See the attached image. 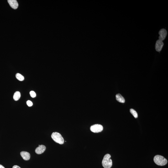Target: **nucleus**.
<instances>
[{
	"label": "nucleus",
	"instance_id": "f257e3e1",
	"mask_svg": "<svg viewBox=\"0 0 168 168\" xmlns=\"http://www.w3.org/2000/svg\"><path fill=\"white\" fill-rule=\"evenodd\" d=\"M111 156L110 154H106L104 157L102 161V166L105 168H110L112 165V162L111 159Z\"/></svg>",
	"mask_w": 168,
	"mask_h": 168
},
{
	"label": "nucleus",
	"instance_id": "f03ea898",
	"mask_svg": "<svg viewBox=\"0 0 168 168\" xmlns=\"http://www.w3.org/2000/svg\"><path fill=\"white\" fill-rule=\"evenodd\" d=\"M154 163L160 166H163L167 164L168 161L164 157L160 155H156L154 159Z\"/></svg>",
	"mask_w": 168,
	"mask_h": 168
},
{
	"label": "nucleus",
	"instance_id": "7ed1b4c3",
	"mask_svg": "<svg viewBox=\"0 0 168 168\" xmlns=\"http://www.w3.org/2000/svg\"><path fill=\"white\" fill-rule=\"evenodd\" d=\"M51 136L53 140L56 143L60 144H64V138L60 133L57 132H54L52 134Z\"/></svg>",
	"mask_w": 168,
	"mask_h": 168
},
{
	"label": "nucleus",
	"instance_id": "20e7f679",
	"mask_svg": "<svg viewBox=\"0 0 168 168\" xmlns=\"http://www.w3.org/2000/svg\"><path fill=\"white\" fill-rule=\"evenodd\" d=\"M103 129V127L102 125L100 124H95L91 126L90 127V130L94 133H99L102 131Z\"/></svg>",
	"mask_w": 168,
	"mask_h": 168
},
{
	"label": "nucleus",
	"instance_id": "39448f33",
	"mask_svg": "<svg viewBox=\"0 0 168 168\" xmlns=\"http://www.w3.org/2000/svg\"><path fill=\"white\" fill-rule=\"evenodd\" d=\"M159 40L163 41L165 39L167 34L166 30L164 29H161L159 32Z\"/></svg>",
	"mask_w": 168,
	"mask_h": 168
},
{
	"label": "nucleus",
	"instance_id": "423d86ee",
	"mask_svg": "<svg viewBox=\"0 0 168 168\" xmlns=\"http://www.w3.org/2000/svg\"><path fill=\"white\" fill-rule=\"evenodd\" d=\"M164 45V44L163 41L159 40L157 41L155 44L156 50L158 52H160L162 50Z\"/></svg>",
	"mask_w": 168,
	"mask_h": 168
},
{
	"label": "nucleus",
	"instance_id": "0eeeda50",
	"mask_svg": "<svg viewBox=\"0 0 168 168\" xmlns=\"http://www.w3.org/2000/svg\"><path fill=\"white\" fill-rule=\"evenodd\" d=\"M46 149V147L43 145H39V146L35 149V152L37 154H42Z\"/></svg>",
	"mask_w": 168,
	"mask_h": 168
},
{
	"label": "nucleus",
	"instance_id": "6e6552de",
	"mask_svg": "<svg viewBox=\"0 0 168 168\" xmlns=\"http://www.w3.org/2000/svg\"><path fill=\"white\" fill-rule=\"evenodd\" d=\"M8 2L11 7L13 9H15L18 8V4L16 0H8Z\"/></svg>",
	"mask_w": 168,
	"mask_h": 168
},
{
	"label": "nucleus",
	"instance_id": "1a4fd4ad",
	"mask_svg": "<svg viewBox=\"0 0 168 168\" xmlns=\"http://www.w3.org/2000/svg\"><path fill=\"white\" fill-rule=\"evenodd\" d=\"M20 155L24 160H28L30 159V154L28 152L22 151L20 153Z\"/></svg>",
	"mask_w": 168,
	"mask_h": 168
},
{
	"label": "nucleus",
	"instance_id": "9d476101",
	"mask_svg": "<svg viewBox=\"0 0 168 168\" xmlns=\"http://www.w3.org/2000/svg\"><path fill=\"white\" fill-rule=\"evenodd\" d=\"M116 98L117 101L121 103H124L125 101L124 98L120 94H118L116 95Z\"/></svg>",
	"mask_w": 168,
	"mask_h": 168
},
{
	"label": "nucleus",
	"instance_id": "9b49d317",
	"mask_svg": "<svg viewBox=\"0 0 168 168\" xmlns=\"http://www.w3.org/2000/svg\"><path fill=\"white\" fill-rule=\"evenodd\" d=\"M21 97V94L19 91H17L14 93L13 95V98L14 100L17 101Z\"/></svg>",
	"mask_w": 168,
	"mask_h": 168
},
{
	"label": "nucleus",
	"instance_id": "f8f14e48",
	"mask_svg": "<svg viewBox=\"0 0 168 168\" xmlns=\"http://www.w3.org/2000/svg\"><path fill=\"white\" fill-rule=\"evenodd\" d=\"M16 77L18 80L20 81H23L24 80V76L19 73L16 74Z\"/></svg>",
	"mask_w": 168,
	"mask_h": 168
},
{
	"label": "nucleus",
	"instance_id": "ddd939ff",
	"mask_svg": "<svg viewBox=\"0 0 168 168\" xmlns=\"http://www.w3.org/2000/svg\"><path fill=\"white\" fill-rule=\"evenodd\" d=\"M130 112L133 115L134 118H137L138 117V114L135 110L133 109H131L130 110Z\"/></svg>",
	"mask_w": 168,
	"mask_h": 168
},
{
	"label": "nucleus",
	"instance_id": "4468645a",
	"mask_svg": "<svg viewBox=\"0 0 168 168\" xmlns=\"http://www.w3.org/2000/svg\"><path fill=\"white\" fill-rule=\"evenodd\" d=\"M30 93L31 97H33V98L35 97L36 96V94L34 91H31Z\"/></svg>",
	"mask_w": 168,
	"mask_h": 168
},
{
	"label": "nucleus",
	"instance_id": "2eb2a0df",
	"mask_svg": "<svg viewBox=\"0 0 168 168\" xmlns=\"http://www.w3.org/2000/svg\"><path fill=\"white\" fill-rule=\"evenodd\" d=\"M27 105H28V106H29V107H31L33 105V102H32L30 100L27 101Z\"/></svg>",
	"mask_w": 168,
	"mask_h": 168
},
{
	"label": "nucleus",
	"instance_id": "dca6fc26",
	"mask_svg": "<svg viewBox=\"0 0 168 168\" xmlns=\"http://www.w3.org/2000/svg\"><path fill=\"white\" fill-rule=\"evenodd\" d=\"M12 168H21L20 167L17 165H14L13 167Z\"/></svg>",
	"mask_w": 168,
	"mask_h": 168
},
{
	"label": "nucleus",
	"instance_id": "f3484780",
	"mask_svg": "<svg viewBox=\"0 0 168 168\" xmlns=\"http://www.w3.org/2000/svg\"><path fill=\"white\" fill-rule=\"evenodd\" d=\"M0 168H5L3 166L1 165V164H0Z\"/></svg>",
	"mask_w": 168,
	"mask_h": 168
}]
</instances>
